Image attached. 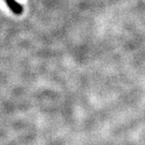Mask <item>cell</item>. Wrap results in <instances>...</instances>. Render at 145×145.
I'll return each instance as SVG.
<instances>
[{"label":"cell","instance_id":"6da1fadb","mask_svg":"<svg viewBox=\"0 0 145 145\" xmlns=\"http://www.w3.org/2000/svg\"><path fill=\"white\" fill-rule=\"evenodd\" d=\"M5 3L14 14L20 15L23 12V6L18 4L16 0H5Z\"/></svg>","mask_w":145,"mask_h":145}]
</instances>
